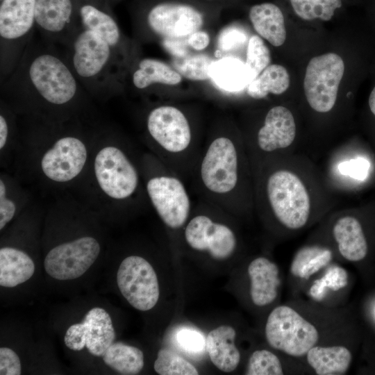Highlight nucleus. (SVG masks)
Here are the masks:
<instances>
[{"label":"nucleus","mask_w":375,"mask_h":375,"mask_svg":"<svg viewBox=\"0 0 375 375\" xmlns=\"http://www.w3.org/2000/svg\"><path fill=\"white\" fill-rule=\"evenodd\" d=\"M53 45L33 37L15 68L1 82V93L35 108L59 109L75 103L83 88Z\"/></svg>","instance_id":"nucleus-1"},{"label":"nucleus","mask_w":375,"mask_h":375,"mask_svg":"<svg viewBox=\"0 0 375 375\" xmlns=\"http://www.w3.org/2000/svg\"><path fill=\"white\" fill-rule=\"evenodd\" d=\"M242 153L237 143L219 135L204 147L196 165L200 190L209 203L227 207L235 206L242 178Z\"/></svg>","instance_id":"nucleus-2"},{"label":"nucleus","mask_w":375,"mask_h":375,"mask_svg":"<svg viewBox=\"0 0 375 375\" xmlns=\"http://www.w3.org/2000/svg\"><path fill=\"white\" fill-rule=\"evenodd\" d=\"M65 47L67 60L83 88L109 95L115 88L119 55L98 34L81 26Z\"/></svg>","instance_id":"nucleus-3"},{"label":"nucleus","mask_w":375,"mask_h":375,"mask_svg":"<svg viewBox=\"0 0 375 375\" xmlns=\"http://www.w3.org/2000/svg\"><path fill=\"white\" fill-rule=\"evenodd\" d=\"M315 317L289 303L276 306L267 317L265 334L269 345L287 357L302 358L331 335Z\"/></svg>","instance_id":"nucleus-4"},{"label":"nucleus","mask_w":375,"mask_h":375,"mask_svg":"<svg viewBox=\"0 0 375 375\" xmlns=\"http://www.w3.org/2000/svg\"><path fill=\"white\" fill-rule=\"evenodd\" d=\"M36 0L0 1V69L2 82L15 68L36 31Z\"/></svg>","instance_id":"nucleus-5"},{"label":"nucleus","mask_w":375,"mask_h":375,"mask_svg":"<svg viewBox=\"0 0 375 375\" xmlns=\"http://www.w3.org/2000/svg\"><path fill=\"white\" fill-rule=\"evenodd\" d=\"M265 193L272 212L289 231L303 228L310 216V199L302 181L292 172H272L265 184Z\"/></svg>","instance_id":"nucleus-6"},{"label":"nucleus","mask_w":375,"mask_h":375,"mask_svg":"<svg viewBox=\"0 0 375 375\" xmlns=\"http://www.w3.org/2000/svg\"><path fill=\"white\" fill-rule=\"evenodd\" d=\"M148 133L169 162V169L174 164L191 157L192 132L184 113L172 106H160L152 109L147 119Z\"/></svg>","instance_id":"nucleus-7"},{"label":"nucleus","mask_w":375,"mask_h":375,"mask_svg":"<svg viewBox=\"0 0 375 375\" xmlns=\"http://www.w3.org/2000/svg\"><path fill=\"white\" fill-rule=\"evenodd\" d=\"M344 72V61L334 53L318 56L309 61L303 89L306 99L313 110L327 112L333 108Z\"/></svg>","instance_id":"nucleus-8"},{"label":"nucleus","mask_w":375,"mask_h":375,"mask_svg":"<svg viewBox=\"0 0 375 375\" xmlns=\"http://www.w3.org/2000/svg\"><path fill=\"white\" fill-rule=\"evenodd\" d=\"M94 169L101 190L110 198H130L139 185L138 170L126 153L112 145L103 147L97 153Z\"/></svg>","instance_id":"nucleus-9"},{"label":"nucleus","mask_w":375,"mask_h":375,"mask_svg":"<svg viewBox=\"0 0 375 375\" xmlns=\"http://www.w3.org/2000/svg\"><path fill=\"white\" fill-rule=\"evenodd\" d=\"M148 197L164 224L172 228L182 227L191 211L188 191L172 170L149 178L146 184Z\"/></svg>","instance_id":"nucleus-10"},{"label":"nucleus","mask_w":375,"mask_h":375,"mask_svg":"<svg viewBox=\"0 0 375 375\" xmlns=\"http://www.w3.org/2000/svg\"><path fill=\"white\" fill-rule=\"evenodd\" d=\"M117 283L123 297L139 310H149L158 302L160 291L156 274L151 264L140 256H130L123 260Z\"/></svg>","instance_id":"nucleus-11"},{"label":"nucleus","mask_w":375,"mask_h":375,"mask_svg":"<svg viewBox=\"0 0 375 375\" xmlns=\"http://www.w3.org/2000/svg\"><path fill=\"white\" fill-rule=\"evenodd\" d=\"M100 250L97 240L88 236L60 244L46 256L44 261L45 271L57 280L77 278L93 265Z\"/></svg>","instance_id":"nucleus-12"},{"label":"nucleus","mask_w":375,"mask_h":375,"mask_svg":"<svg viewBox=\"0 0 375 375\" xmlns=\"http://www.w3.org/2000/svg\"><path fill=\"white\" fill-rule=\"evenodd\" d=\"M81 0H36V31L50 44L66 45L79 28Z\"/></svg>","instance_id":"nucleus-13"},{"label":"nucleus","mask_w":375,"mask_h":375,"mask_svg":"<svg viewBox=\"0 0 375 375\" xmlns=\"http://www.w3.org/2000/svg\"><path fill=\"white\" fill-rule=\"evenodd\" d=\"M184 235L191 248L199 251H207L217 260L230 257L237 246V238L231 228L213 221L205 214L193 217L188 222Z\"/></svg>","instance_id":"nucleus-14"},{"label":"nucleus","mask_w":375,"mask_h":375,"mask_svg":"<svg viewBox=\"0 0 375 375\" xmlns=\"http://www.w3.org/2000/svg\"><path fill=\"white\" fill-rule=\"evenodd\" d=\"M147 22L156 35L165 39H178L199 31L203 19L199 11L189 5L162 3L149 10Z\"/></svg>","instance_id":"nucleus-15"},{"label":"nucleus","mask_w":375,"mask_h":375,"mask_svg":"<svg viewBox=\"0 0 375 375\" xmlns=\"http://www.w3.org/2000/svg\"><path fill=\"white\" fill-rule=\"evenodd\" d=\"M87 157L86 147L81 139L72 135L63 136L44 153L41 168L49 179L67 182L81 172Z\"/></svg>","instance_id":"nucleus-16"},{"label":"nucleus","mask_w":375,"mask_h":375,"mask_svg":"<svg viewBox=\"0 0 375 375\" xmlns=\"http://www.w3.org/2000/svg\"><path fill=\"white\" fill-rule=\"evenodd\" d=\"M328 338L310 349L303 359L317 375L344 374L351 366L352 352L341 335Z\"/></svg>","instance_id":"nucleus-17"},{"label":"nucleus","mask_w":375,"mask_h":375,"mask_svg":"<svg viewBox=\"0 0 375 375\" xmlns=\"http://www.w3.org/2000/svg\"><path fill=\"white\" fill-rule=\"evenodd\" d=\"M296 135L294 117L289 109L278 106L267 113L263 126L257 134L258 149L265 153L289 147Z\"/></svg>","instance_id":"nucleus-18"},{"label":"nucleus","mask_w":375,"mask_h":375,"mask_svg":"<svg viewBox=\"0 0 375 375\" xmlns=\"http://www.w3.org/2000/svg\"><path fill=\"white\" fill-rule=\"evenodd\" d=\"M250 297L255 306L262 307L272 304L277 299L281 279L278 265L265 257H258L249 265Z\"/></svg>","instance_id":"nucleus-19"},{"label":"nucleus","mask_w":375,"mask_h":375,"mask_svg":"<svg viewBox=\"0 0 375 375\" xmlns=\"http://www.w3.org/2000/svg\"><path fill=\"white\" fill-rule=\"evenodd\" d=\"M78 21L81 27L98 34L120 54L122 44L121 31L108 9L95 0H81Z\"/></svg>","instance_id":"nucleus-20"},{"label":"nucleus","mask_w":375,"mask_h":375,"mask_svg":"<svg viewBox=\"0 0 375 375\" xmlns=\"http://www.w3.org/2000/svg\"><path fill=\"white\" fill-rule=\"evenodd\" d=\"M339 254L349 262L362 260L368 252L367 240L360 222L355 217L338 218L332 228Z\"/></svg>","instance_id":"nucleus-21"},{"label":"nucleus","mask_w":375,"mask_h":375,"mask_svg":"<svg viewBox=\"0 0 375 375\" xmlns=\"http://www.w3.org/2000/svg\"><path fill=\"white\" fill-rule=\"evenodd\" d=\"M236 333L229 326H221L212 330L206 338V349L212 362L219 369L231 372L240 361V353L235 344Z\"/></svg>","instance_id":"nucleus-22"},{"label":"nucleus","mask_w":375,"mask_h":375,"mask_svg":"<svg viewBox=\"0 0 375 375\" xmlns=\"http://www.w3.org/2000/svg\"><path fill=\"white\" fill-rule=\"evenodd\" d=\"M82 323L88 351L94 356H102L115 338L110 316L102 308L95 307L87 312Z\"/></svg>","instance_id":"nucleus-23"},{"label":"nucleus","mask_w":375,"mask_h":375,"mask_svg":"<svg viewBox=\"0 0 375 375\" xmlns=\"http://www.w3.org/2000/svg\"><path fill=\"white\" fill-rule=\"evenodd\" d=\"M249 18L256 31L274 47L282 45L286 38L283 12L276 5L263 3L252 6Z\"/></svg>","instance_id":"nucleus-24"},{"label":"nucleus","mask_w":375,"mask_h":375,"mask_svg":"<svg viewBox=\"0 0 375 375\" xmlns=\"http://www.w3.org/2000/svg\"><path fill=\"white\" fill-rule=\"evenodd\" d=\"M210 78L224 90L238 92L247 88L255 77L246 62L227 57L213 62Z\"/></svg>","instance_id":"nucleus-25"},{"label":"nucleus","mask_w":375,"mask_h":375,"mask_svg":"<svg viewBox=\"0 0 375 375\" xmlns=\"http://www.w3.org/2000/svg\"><path fill=\"white\" fill-rule=\"evenodd\" d=\"M35 264L25 252L7 247L0 249V285L14 288L30 279Z\"/></svg>","instance_id":"nucleus-26"},{"label":"nucleus","mask_w":375,"mask_h":375,"mask_svg":"<svg viewBox=\"0 0 375 375\" xmlns=\"http://www.w3.org/2000/svg\"><path fill=\"white\" fill-rule=\"evenodd\" d=\"M181 79V74L166 63L147 58L140 60L132 74L133 84L139 90H144L156 83L177 85Z\"/></svg>","instance_id":"nucleus-27"},{"label":"nucleus","mask_w":375,"mask_h":375,"mask_svg":"<svg viewBox=\"0 0 375 375\" xmlns=\"http://www.w3.org/2000/svg\"><path fill=\"white\" fill-rule=\"evenodd\" d=\"M332 251L322 245H308L300 249L292 262L294 278L305 280L327 266L333 259Z\"/></svg>","instance_id":"nucleus-28"},{"label":"nucleus","mask_w":375,"mask_h":375,"mask_svg":"<svg viewBox=\"0 0 375 375\" xmlns=\"http://www.w3.org/2000/svg\"><path fill=\"white\" fill-rule=\"evenodd\" d=\"M102 357L106 365L121 374H138L144 367L142 351L122 342L112 343Z\"/></svg>","instance_id":"nucleus-29"},{"label":"nucleus","mask_w":375,"mask_h":375,"mask_svg":"<svg viewBox=\"0 0 375 375\" xmlns=\"http://www.w3.org/2000/svg\"><path fill=\"white\" fill-rule=\"evenodd\" d=\"M290 85V76L287 69L281 65L267 66L247 86V94L253 99H262L269 93L281 94Z\"/></svg>","instance_id":"nucleus-30"},{"label":"nucleus","mask_w":375,"mask_h":375,"mask_svg":"<svg viewBox=\"0 0 375 375\" xmlns=\"http://www.w3.org/2000/svg\"><path fill=\"white\" fill-rule=\"evenodd\" d=\"M297 16L303 20H330L335 10L342 6V0H290Z\"/></svg>","instance_id":"nucleus-31"},{"label":"nucleus","mask_w":375,"mask_h":375,"mask_svg":"<svg viewBox=\"0 0 375 375\" xmlns=\"http://www.w3.org/2000/svg\"><path fill=\"white\" fill-rule=\"evenodd\" d=\"M153 367L160 375H197V369L183 357L167 349H161Z\"/></svg>","instance_id":"nucleus-32"},{"label":"nucleus","mask_w":375,"mask_h":375,"mask_svg":"<svg viewBox=\"0 0 375 375\" xmlns=\"http://www.w3.org/2000/svg\"><path fill=\"white\" fill-rule=\"evenodd\" d=\"M284 367L279 357L267 349L256 350L249 358L245 374L282 375Z\"/></svg>","instance_id":"nucleus-33"},{"label":"nucleus","mask_w":375,"mask_h":375,"mask_svg":"<svg viewBox=\"0 0 375 375\" xmlns=\"http://www.w3.org/2000/svg\"><path fill=\"white\" fill-rule=\"evenodd\" d=\"M213 62L207 55L195 54L179 58L174 66L180 74L190 80L204 81L210 78Z\"/></svg>","instance_id":"nucleus-34"},{"label":"nucleus","mask_w":375,"mask_h":375,"mask_svg":"<svg viewBox=\"0 0 375 375\" xmlns=\"http://www.w3.org/2000/svg\"><path fill=\"white\" fill-rule=\"evenodd\" d=\"M270 61V51L263 40L258 35L251 36L248 43L246 64L255 78L269 65Z\"/></svg>","instance_id":"nucleus-35"},{"label":"nucleus","mask_w":375,"mask_h":375,"mask_svg":"<svg viewBox=\"0 0 375 375\" xmlns=\"http://www.w3.org/2000/svg\"><path fill=\"white\" fill-rule=\"evenodd\" d=\"M176 342L178 347L188 355L201 356L206 349V338L197 330L184 327L176 334Z\"/></svg>","instance_id":"nucleus-36"},{"label":"nucleus","mask_w":375,"mask_h":375,"mask_svg":"<svg viewBox=\"0 0 375 375\" xmlns=\"http://www.w3.org/2000/svg\"><path fill=\"white\" fill-rule=\"evenodd\" d=\"M21 362L17 354L11 349L1 347L0 349V374H21Z\"/></svg>","instance_id":"nucleus-37"},{"label":"nucleus","mask_w":375,"mask_h":375,"mask_svg":"<svg viewBox=\"0 0 375 375\" xmlns=\"http://www.w3.org/2000/svg\"><path fill=\"white\" fill-rule=\"evenodd\" d=\"M247 39L244 32L236 27L222 31L218 38L219 50L229 51L241 45Z\"/></svg>","instance_id":"nucleus-38"},{"label":"nucleus","mask_w":375,"mask_h":375,"mask_svg":"<svg viewBox=\"0 0 375 375\" xmlns=\"http://www.w3.org/2000/svg\"><path fill=\"white\" fill-rule=\"evenodd\" d=\"M64 342L73 351L83 349L86 344L83 324L76 323L70 326L66 331Z\"/></svg>","instance_id":"nucleus-39"},{"label":"nucleus","mask_w":375,"mask_h":375,"mask_svg":"<svg viewBox=\"0 0 375 375\" xmlns=\"http://www.w3.org/2000/svg\"><path fill=\"white\" fill-rule=\"evenodd\" d=\"M16 211L14 201L6 197V186L2 179L0 180V229L13 218Z\"/></svg>","instance_id":"nucleus-40"},{"label":"nucleus","mask_w":375,"mask_h":375,"mask_svg":"<svg viewBox=\"0 0 375 375\" xmlns=\"http://www.w3.org/2000/svg\"><path fill=\"white\" fill-rule=\"evenodd\" d=\"M210 42L208 34L203 31H197L190 35L187 44L195 50L201 51L207 47Z\"/></svg>","instance_id":"nucleus-41"},{"label":"nucleus","mask_w":375,"mask_h":375,"mask_svg":"<svg viewBox=\"0 0 375 375\" xmlns=\"http://www.w3.org/2000/svg\"><path fill=\"white\" fill-rule=\"evenodd\" d=\"M9 133L8 122L3 113L0 115V149H2L8 140Z\"/></svg>","instance_id":"nucleus-42"},{"label":"nucleus","mask_w":375,"mask_h":375,"mask_svg":"<svg viewBox=\"0 0 375 375\" xmlns=\"http://www.w3.org/2000/svg\"><path fill=\"white\" fill-rule=\"evenodd\" d=\"M368 103L371 112L375 116V86L370 92Z\"/></svg>","instance_id":"nucleus-43"},{"label":"nucleus","mask_w":375,"mask_h":375,"mask_svg":"<svg viewBox=\"0 0 375 375\" xmlns=\"http://www.w3.org/2000/svg\"><path fill=\"white\" fill-rule=\"evenodd\" d=\"M2 1V0H0V1Z\"/></svg>","instance_id":"nucleus-44"}]
</instances>
